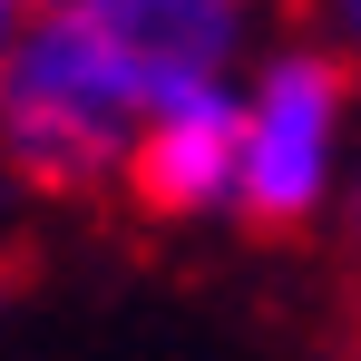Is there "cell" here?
I'll use <instances>...</instances> for the list:
<instances>
[{"instance_id": "cell-1", "label": "cell", "mask_w": 361, "mask_h": 361, "mask_svg": "<svg viewBox=\"0 0 361 361\" xmlns=\"http://www.w3.org/2000/svg\"><path fill=\"white\" fill-rule=\"evenodd\" d=\"M361 166V78L322 39H264L235 78V215L293 235L342 215Z\"/></svg>"}, {"instance_id": "cell-2", "label": "cell", "mask_w": 361, "mask_h": 361, "mask_svg": "<svg viewBox=\"0 0 361 361\" xmlns=\"http://www.w3.org/2000/svg\"><path fill=\"white\" fill-rule=\"evenodd\" d=\"M59 20L118 78V98L137 118L205 98V88H235L264 49V0H59Z\"/></svg>"}, {"instance_id": "cell-3", "label": "cell", "mask_w": 361, "mask_h": 361, "mask_svg": "<svg viewBox=\"0 0 361 361\" xmlns=\"http://www.w3.org/2000/svg\"><path fill=\"white\" fill-rule=\"evenodd\" d=\"M118 185L147 225H235V88L157 108L137 127Z\"/></svg>"}, {"instance_id": "cell-4", "label": "cell", "mask_w": 361, "mask_h": 361, "mask_svg": "<svg viewBox=\"0 0 361 361\" xmlns=\"http://www.w3.org/2000/svg\"><path fill=\"white\" fill-rule=\"evenodd\" d=\"M312 39L361 78V0H312Z\"/></svg>"}, {"instance_id": "cell-5", "label": "cell", "mask_w": 361, "mask_h": 361, "mask_svg": "<svg viewBox=\"0 0 361 361\" xmlns=\"http://www.w3.org/2000/svg\"><path fill=\"white\" fill-rule=\"evenodd\" d=\"M30 20H39V0H0V68H10V49L30 39Z\"/></svg>"}, {"instance_id": "cell-6", "label": "cell", "mask_w": 361, "mask_h": 361, "mask_svg": "<svg viewBox=\"0 0 361 361\" xmlns=\"http://www.w3.org/2000/svg\"><path fill=\"white\" fill-rule=\"evenodd\" d=\"M342 235H352V264H361V166H352V185H342Z\"/></svg>"}, {"instance_id": "cell-7", "label": "cell", "mask_w": 361, "mask_h": 361, "mask_svg": "<svg viewBox=\"0 0 361 361\" xmlns=\"http://www.w3.org/2000/svg\"><path fill=\"white\" fill-rule=\"evenodd\" d=\"M20 205H30V195H20V185H10V166H0V215H20Z\"/></svg>"}, {"instance_id": "cell-8", "label": "cell", "mask_w": 361, "mask_h": 361, "mask_svg": "<svg viewBox=\"0 0 361 361\" xmlns=\"http://www.w3.org/2000/svg\"><path fill=\"white\" fill-rule=\"evenodd\" d=\"M0 312H10V274H0Z\"/></svg>"}, {"instance_id": "cell-9", "label": "cell", "mask_w": 361, "mask_h": 361, "mask_svg": "<svg viewBox=\"0 0 361 361\" xmlns=\"http://www.w3.org/2000/svg\"><path fill=\"white\" fill-rule=\"evenodd\" d=\"M352 361H361V332H352Z\"/></svg>"}]
</instances>
